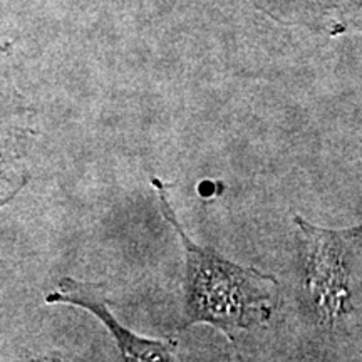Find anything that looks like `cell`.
<instances>
[{"instance_id":"obj_1","label":"cell","mask_w":362,"mask_h":362,"mask_svg":"<svg viewBox=\"0 0 362 362\" xmlns=\"http://www.w3.org/2000/svg\"><path fill=\"white\" fill-rule=\"evenodd\" d=\"M161 214L173 226L185 250V304L180 327L206 324L218 329L230 342L237 330L267 324L275 309L279 280L255 267L225 259L211 247L193 242L176 218L168 185L153 176Z\"/></svg>"},{"instance_id":"obj_2","label":"cell","mask_w":362,"mask_h":362,"mask_svg":"<svg viewBox=\"0 0 362 362\" xmlns=\"http://www.w3.org/2000/svg\"><path fill=\"white\" fill-rule=\"evenodd\" d=\"M300 243L302 287L320 324L332 325L352 310L349 262L362 242V225L346 230L320 228L293 216Z\"/></svg>"},{"instance_id":"obj_3","label":"cell","mask_w":362,"mask_h":362,"mask_svg":"<svg viewBox=\"0 0 362 362\" xmlns=\"http://www.w3.org/2000/svg\"><path fill=\"white\" fill-rule=\"evenodd\" d=\"M45 304L74 305L96 315L104 324V327L110 330L124 361L153 362L175 359V339L141 337L117 322V319L110 310V300H107L104 285L101 284L79 282V280L64 277L61 279L57 288L45 296Z\"/></svg>"},{"instance_id":"obj_4","label":"cell","mask_w":362,"mask_h":362,"mask_svg":"<svg viewBox=\"0 0 362 362\" xmlns=\"http://www.w3.org/2000/svg\"><path fill=\"white\" fill-rule=\"evenodd\" d=\"M274 19L342 29L362 21V0H257Z\"/></svg>"},{"instance_id":"obj_5","label":"cell","mask_w":362,"mask_h":362,"mask_svg":"<svg viewBox=\"0 0 362 362\" xmlns=\"http://www.w3.org/2000/svg\"><path fill=\"white\" fill-rule=\"evenodd\" d=\"M215 188H221L218 181H203V183H200V187H198V193L202 194L203 198L206 197H215L216 193H218V189Z\"/></svg>"}]
</instances>
